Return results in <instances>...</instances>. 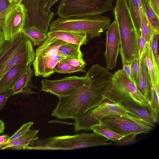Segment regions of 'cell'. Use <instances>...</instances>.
<instances>
[{
	"instance_id": "1",
	"label": "cell",
	"mask_w": 159,
	"mask_h": 159,
	"mask_svg": "<svg viewBox=\"0 0 159 159\" xmlns=\"http://www.w3.org/2000/svg\"><path fill=\"white\" fill-rule=\"evenodd\" d=\"M86 75L88 79L82 86L69 95L57 97L59 101L52 116L62 120L77 118L106 99L113 74L106 67L96 64L91 66Z\"/></svg>"
},
{
	"instance_id": "2",
	"label": "cell",
	"mask_w": 159,
	"mask_h": 159,
	"mask_svg": "<svg viewBox=\"0 0 159 159\" xmlns=\"http://www.w3.org/2000/svg\"><path fill=\"white\" fill-rule=\"evenodd\" d=\"M113 12L119 32L121 61L123 65L126 63L130 64L139 57V47L127 0H116Z\"/></svg>"
},
{
	"instance_id": "3",
	"label": "cell",
	"mask_w": 159,
	"mask_h": 159,
	"mask_svg": "<svg viewBox=\"0 0 159 159\" xmlns=\"http://www.w3.org/2000/svg\"><path fill=\"white\" fill-rule=\"evenodd\" d=\"M104 136L95 133H83L73 135L51 137L38 139L25 149L67 150L112 144Z\"/></svg>"
},
{
	"instance_id": "4",
	"label": "cell",
	"mask_w": 159,
	"mask_h": 159,
	"mask_svg": "<svg viewBox=\"0 0 159 159\" xmlns=\"http://www.w3.org/2000/svg\"><path fill=\"white\" fill-rule=\"evenodd\" d=\"M35 57L31 42L21 31L11 40L6 41L0 50V80L13 66L31 63Z\"/></svg>"
},
{
	"instance_id": "5",
	"label": "cell",
	"mask_w": 159,
	"mask_h": 159,
	"mask_svg": "<svg viewBox=\"0 0 159 159\" xmlns=\"http://www.w3.org/2000/svg\"><path fill=\"white\" fill-rule=\"evenodd\" d=\"M110 18L101 15L81 17H58L51 21L49 32L68 31L84 33L92 39L101 35L111 24Z\"/></svg>"
},
{
	"instance_id": "6",
	"label": "cell",
	"mask_w": 159,
	"mask_h": 159,
	"mask_svg": "<svg viewBox=\"0 0 159 159\" xmlns=\"http://www.w3.org/2000/svg\"><path fill=\"white\" fill-rule=\"evenodd\" d=\"M106 98L114 103H128L150 112V102L122 69L118 70L113 74L111 85Z\"/></svg>"
},
{
	"instance_id": "7",
	"label": "cell",
	"mask_w": 159,
	"mask_h": 159,
	"mask_svg": "<svg viewBox=\"0 0 159 159\" xmlns=\"http://www.w3.org/2000/svg\"><path fill=\"white\" fill-rule=\"evenodd\" d=\"M113 0H61L56 14L62 18L101 15L113 10Z\"/></svg>"
},
{
	"instance_id": "8",
	"label": "cell",
	"mask_w": 159,
	"mask_h": 159,
	"mask_svg": "<svg viewBox=\"0 0 159 159\" xmlns=\"http://www.w3.org/2000/svg\"><path fill=\"white\" fill-rule=\"evenodd\" d=\"M110 114H118L133 118L136 117L127 113L120 105L112 102H102L98 106L92 108L81 116L74 119V130L78 132L81 130H90V127L100 122L105 116Z\"/></svg>"
},
{
	"instance_id": "9",
	"label": "cell",
	"mask_w": 159,
	"mask_h": 159,
	"mask_svg": "<svg viewBox=\"0 0 159 159\" xmlns=\"http://www.w3.org/2000/svg\"><path fill=\"white\" fill-rule=\"evenodd\" d=\"M22 3L27 11L28 19L24 27L47 34L54 13L46 10L44 0H24Z\"/></svg>"
},
{
	"instance_id": "10",
	"label": "cell",
	"mask_w": 159,
	"mask_h": 159,
	"mask_svg": "<svg viewBox=\"0 0 159 159\" xmlns=\"http://www.w3.org/2000/svg\"><path fill=\"white\" fill-rule=\"evenodd\" d=\"M27 19V10L23 4H10L5 15L2 29L6 40H11L20 32Z\"/></svg>"
},
{
	"instance_id": "11",
	"label": "cell",
	"mask_w": 159,
	"mask_h": 159,
	"mask_svg": "<svg viewBox=\"0 0 159 159\" xmlns=\"http://www.w3.org/2000/svg\"><path fill=\"white\" fill-rule=\"evenodd\" d=\"M88 79L86 75L83 77H67L58 80L44 79L41 81V90L57 97L67 96L82 86Z\"/></svg>"
},
{
	"instance_id": "12",
	"label": "cell",
	"mask_w": 159,
	"mask_h": 159,
	"mask_svg": "<svg viewBox=\"0 0 159 159\" xmlns=\"http://www.w3.org/2000/svg\"><path fill=\"white\" fill-rule=\"evenodd\" d=\"M104 56L106 67L109 70L115 68L119 52L120 38L117 25L115 20L107 29Z\"/></svg>"
},
{
	"instance_id": "13",
	"label": "cell",
	"mask_w": 159,
	"mask_h": 159,
	"mask_svg": "<svg viewBox=\"0 0 159 159\" xmlns=\"http://www.w3.org/2000/svg\"><path fill=\"white\" fill-rule=\"evenodd\" d=\"M62 55L58 54L52 56H35L32 62L34 75L47 77L54 74L53 69L60 61L66 58Z\"/></svg>"
},
{
	"instance_id": "14",
	"label": "cell",
	"mask_w": 159,
	"mask_h": 159,
	"mask_svg": "<svg viewBox=\"0 0 159 159\" xmlns=\"http://www.w3.org/2000/svg\"><path fill=\"white\" fill-rule=\"evenodd\" d=\"M32 65L19 64L9 70L0 80V93L12 89L22 74Z\"/></svg>"
},
{
	"instance_id": "15",
	"label": "cell",
	"mask_w": 159,
	"mask_h": 159,
	"mask_svg": "<svg viewBox=\"0 0 159 159\" xmlns=\"http://www.w3.org/2000/svg\"><path fill=\"white\" fill-rule=\"evenodd\" d=\"M127 118L121 115L110 114L101 122L116 133L127 136L134 134L131 130Z\"/></svg>"
},
{
	"instance_id": "16",
	"label": "cell",
	"mask_w": 159,
	"mask_h": 159,
	"mask_svg": "<svg viewBox=\"0 0 159 159\" xmlns=\"http://www.w3.org/2000/svg\"><path fill=\"white\" fill-rule=\"evenodd\" d=\"M140 71L139 80L136 86L140 93L150 102L151 99V84L149 75L143 56L139 58Z\"/></svg>"
},
{
	"instance_id": "17",
	"label": "cell",
	"mask_w": 159,
	"mask_h": 159,
	"mask_svg": "<svg viewBox=\"0 0 159 159\" xmlns=\"http://www.w3.org/2000/svg\"><path fill=\"white\" fill-rule=\"evenodd\" d=\"M33 72L34 69L30 68L22 74L12 89V96L18 94L29 95L36 93L32 90L34 88L32 81Z\"/></svg>"
},
{
	"instance_id": "18",
	"label": "cell",
	"mask_w": 159,
	"mask_h": 159,
	"mask_svg": "<svg viewBox=\"0 0 159 159\" xmlns=\"http://www.w3.org/2000/svg\"><path fill=\"white\" fill-rule=\"evenodd\" d=\"M49 37L59 39L65 42L81 46L86 45L89 40L86 34L84 33L68 31L48 32Z\"/></svg>"
},
{
	"instance_id": "19",
	"label": "cell",
	"mask_w": 159,
	"mask_h": 159,
	"mask_svg": "<svg viewBox=\"0 0 159 159\" xmlns=\"http://www.w3.org/2000/svg\"><path fill=\"white\" fill-rule=\"evenodd\" d=\"M143 57L149 75L151 86L159 84V67L154 57L150 42L146 43Z\"/></svg>"
},
{
	"instance_id": "20",
	"label": "cell",
	"mask_w": 159,
	"mask_h": 159,
	"mask_svg": "<svg viewBox=\"0 0 159 159\" xmlns=\"http://www.w3.org/2000/svg\"><path fill=\"white\" fill-rule=\"evenodd\" d=\"M39 131L38 130L30 129L21 137L4 143L3 150L8 148L16 150L25 149L26 147L32 145L39 139V137L36 135Z\"/></svg>"
},
{
	"instance_id": "21",
	"label": "cell",
	"mask_w": 159,
	"mask_h": 159,
	"mask_svg": "<svg viewBox=\"0 0 159 159\" xmlns=\"http://www.w3.org/2000/svg\"><path fill=\"white\" fill-rule=\"evenodd\" d=\"M65 42L48 36L46 40L36 49L35 56H52L56 55L58 54V50L60 46Z\"/></svg>"
},
{
	"instance_id": "22",
	"label": "cell",
	"mask_w": 159,
	"mask_h": 159,
	"mask_svg": "<svg viewBox=\"0 0 159 159\" xmlns=\"http://www.w3.org/2000/svg\"><path fill=\"white\" fill-rule=\"evenodd\" d=\"M119 105L124 108L128 114L133 115L150 123L155 124L159 123V119L153 116L150 111L147 110L128 103Z\"/></svg>"
},
{
	"instance_id": "23",
	"label": "cell",
	"mask_w": 159,
	"mask_h": 159,
	"mask_svg": "<svg viewBox=\"0 0 159 159\" xmlns=\"http://www.w3.org/2000/svg\"><path fill=\"white\" fill-rule=\"evenodd\" d=\"M140 22L141 35L146 43H149L157 33L147 17L142 6L140 14Z\"/></svg>"
},
{
	"instance_id": "24",
	"label": "cell",
	"mask_w": 159,
	"mask_h": 159,
	"mask_svg": "<svg viewBox=\"0 0 159 159\" xmlns=\"http://www.w3.org/2000/svg\"><path fill=\"white\" fill-rule=\"evenodd\" d=\"M90 129L94 132L104 136L108 140L116 143L126 136L116 133L101 122L91 126Z\"/></svg>"
},
{
	"instance_id": "25",
	"label": "cell",
	"mask_w": 159,
	"mask_h": 159,
	"mask_svg": "<svg viewBox=\"0 0 159 159\" xmlns=\"http://www.w3.org/2000/svg\"><path fill=\"white\" fill-rule=\"evenodd\" d=\"M128 7L133 20L137 34H140V14L142 0H127Z\"/></svg>"
},
{
	"instance_id": "26",
	"label": "cell",
	"mask_w": 159,
	"mask_h": 159,
	"mask_svg": "<svg viewBox=\"0 0 159 159\" xmlns=\"http://www.w3.org/2000/svg\"><path fill=\"white\" fill-rule=\"evenodd\" d=\"M80 47L79 45L65 42L59 48L58 54L63 55L66 58L83 59V55L80 50Z\"/></svg>"
},
{
	"instance_id": "27",
	"label": "cell",
	"mask_w": 159,
	"mask_h": 159,
	"mask_svg": "<svg viewBox=\"0 0 159 159\" xmlns=\"http://www.w3.org/2000/svg\"><path fill=\"white\" fill-rule=\"evenodd\" d=\"M142 6L144 11L153 27L157 33L159 34V16L151 6L149 0H142Z\"/></svg>"
},
{
	"instance_id": "28",
	"label": "cell",
	"mask_w": 159,
	"mask_h": 159,
	"mask_svg": "<svg viewBox=\"0 0 159 159\" xmlns=\"http://www.w3.org/2000/svg\"><path fill=\"white\" fill-rule=\"evenodd\" d=\"M21 31L28 37L34 46L42 44L48 37L47 34L43 33L31 28L24 27Z\"/></svg>"
},
{
	"instance_id": "29",
	"label": "cell",
	"mask_w": 159,
	"mask_h": 159,
	"mask_svg": "<svg viewBox=\"0 0 159 159\" xmlns=\"http://www.w3.org/2000/svg\"><path fill=\"white\" fill-rule=\"evenodd\" d=\"M54 72L60 74H71L77 72H85L84 67H75L66 63L64 59L59 61L53 69Z\"/></svg>"
},
{
	"instance_id": "30",
	"label": "cell",
	"mask_w": 159,
	"mask_h": 159,
	"mask_svg": "<svg viewBox=\"0 0 159 159\" xmlns=\"http://www.w3.org/2000/svg\"><path fill=\"white\" fill-rule=\"evenodd\" d=\"M34 122L30 121L24 124L11 137L7 142L14 140L25 134L34 124Z\"/></svg>"
},
{
	"instance_id": "31",
	"label": "cell",
	"mask_w": 159,
	"mask_h": 159,
	"mask_svg": "<svg viewBox=\"0 0 159 159\" xmlns=\"http://www.w3.org/2000/svg\"><path fill=\"white\" fill-rule=\"evenodd\" d=\"M134 83L135 85L139 80L140 71V60L139 57L130 64Z\"/></svg>"
},
{
	"instance_id": "32",
	"label": "cell",
	"mask_w": 159,
	"mask_h": 159,
	"mask_svg": "<svg viewBox=\"0 0 159 159\" xmlns=\"http://www.w3.org/2000/svg\"><path fill=\"white\" fill-rule=\"evenodd\" d=\"M159 34L156 33L150 41L151 46L152 53L156 63L159 67V57L158 53Z\"/></svg>"
},
{
	"instance_id": "33",
	"label": "cell",
	"mask_w": 159,
	"mask_h": 159,
	"mask_svg": "<svg viewBox=\"0 0 159 159\" xmlns=\"http://www.w3.org/2000/svg\"><path fill=\"white\" fill-rule=\"evenodd\" d=\"M10 4L8 0H0V29L2 30L4 18Z\"/></svg>"
},
{
	"instance_id": "34",
	"label": "cell",
	"mask_w": 159,
	"mask_h": 159,
	"mask_svg": "<svg viewBox=\"0 0 159 159\" xmlns=\"http://www.w3.org/2000/svg\"><path fill=\"white\" fill-rule=\"evenodd\" d=\"M65 61L69 65L75 67H85L86 63L83 59L78 58H66Z\"/></svg>"
},
{
	"instance_id": "35",
	"label": "cell",
	"mask_w": 159,
	"mask_h": 159,
	"mask_svg": "<svg viewBox=\"0 0 159 159\" xmlns=\"http://www.w3.org/2000/svg\"><path fill=\"white\" fill-rule=\"evenodd\" d=\"M137 134H134L124 137L116 142L119 146H123L132 144L134 143Z\"/></svg>"
},
{
	"instance_id": "36",
	"label": "cell",
	"mask_w": 159,
	"mask_h": 159,
	"mask_svg": "<svg viewBox=\"0 0 159 159\" xmlns=\"http://www.w3.org/2000/svg\"><path fill=\"white\" fill-rule=\"evenodd\" d=\"M12 96V89L0 93V111L4 107L8 100Z\"/></svg>"
},
{
	"instance_id": "37",
	"label": "cell",
	"mask_w": 159,
	"mask_h": 159,
	"mask_svg": "<svg viewBox=\"0 0 159 159\" xmlns=\"http://www.w3.org/2000/svg\"><path fill=\"white\" fill-rule=\"evenodd\" d=\"M137 35L139 47V57L140 58L143 56L146 42L145 39L141 36V35L137 34Z\"/></svg>"
},
{
	"instance_id": "38",
	"label": "cell",
	"mask_w": 159,
	"mask_h": 159,
	"mask_svg": "<svg viewBox=\"0 0 159 159\" xmlns=\"http://www.w3.org/2000/svg\"><path fill=\"white\" fill-rule=\"evenodd\" d=\"M122 69L129 80L134 83L130 64L126 63L123 65Z\"/></svg>"
},
{
	"instance_id": "39",
	"label": "cell",
	"mask_w": 159,
	"mask_h": 159,
	"mask_svg": "<svg viewBox=\"0 0 159 159\" xmlns=\"http://www.w3.org/2000/svg\"><path fill=\"white\" fill-rule=\"evenodd\" d=\"M149 2L152 8L157 14L159 15V0H149Z\"/></svg>"
},
{
	"instance_id": "40",
	"label": "cell",
	"mask_w": 159,
	"mask_h": 159,
	"mask_svg": "<svg viewBox=\"0 0 159 159\" xmlns=\"http://www.w3.org/2000/svg\"><path fill=\"white\" fill-rule=\"evenodd\" d=\"M58 0H44L45 8L48 11H50L52 6Z\"/></svg>"
},
{
	"instance_id": "41",
	"label": "cell",
	"mask_w": 159,
	"mask_h": 159,
	"mask_svg": "<svg viewBox=\"0 0 159 159\" xmlns=\"http://www.w3.org/2000/svg\"><path fill=\"white\" fill-rule=\"evenodd\" d=\"M10 137V136L6 134L0 135V145H2L6 142Z\"/></svg>"
},
{
	"instance_id": "42",
	"label": "cell",
	"mask_w": 159,
	"mask_h": 159,
	"mask_svg": "<svg viewBox=\"0 0 159 159\" xmlns=\"http://www.w3.org/2000/svg\"><path fill=\"white\" fill-rule=\"evenodd\" d=\"M6 40L4 38L2 31L0 29V50L2 47Z\"/></svg>"
},
{
	"instance_id": "43",
	"label": "cell",
	"mask_w": 159,
	"mask_h": 159,
	"mask_svg": "<svg viewBox=\"0 0 159 159\" xmlns=\"http://www.w3.org/2000/svg\"><path fill=\"white\" fill-rule=\"evenodd\" d=\"M24 0H8L10 4H21Z\"/></svg>"
},
{
	"instance_id": "44",
	"label": "cell",
	"mask_w": 159,
	"mask_h": 159,
	"mask_svg": "<svg viewBox=\"0 0 159 159\" xmlns=\"http://www.w3.org/2000/svg\"><path fill=\"white\" fill-rule=\"evenodd\" d=\"M5 128V126L4 122L0 120V134L4 132Z\"/></svg>"
},
{
	"instance_id": "45",
	"label": "cell",
	"mask_w": 159,
	"mask_h": 159,
	"mask_svg": "<svg viewBox=\"0 0 159 159\" xmlns=\"http://www.w3.org/2000/svg\"><path fill=\"white\" fill-rule=\"evenodd\" d=\"M3 147H4L3 144L0 145V149L3 150Z\"/></svg>"
}]
</instances>
